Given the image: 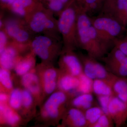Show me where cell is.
<instances>
[{
  "instance_id": "cell-1",
  "label": "cell",
  "mask_w": 127,
  "mask_h": 127,
  "mask_svg": "<svg viewBox=\"0 0 127 127\" xmlns=\"http://www.w3.org/2000/svg\"><path fill=\"white\" fill-rule=\"evenodd\" d=\"M77 39L78 48L97 60H101L112 49L100 39L90 16L79 6L77 19Z\"/></svg>"
},
{
  "instance_id": "cell-2",
  "label": "cell",
  "mask_w": 127,
  "mask_h": 127,
  "mask_svg": "<svg viewBox=\"0 0 127 127\" xmlns=\"http://www.w3.org/2000/svg\"><path fill=\"white\" fill-rule=\"evenodd\" d=\"M35 35L42 34L62 40L55 15L42 4L24 18Z\"/></svg>"
},
{
  "instance_id": "cell-3",
  "label": "cell",
  "mask_w": 127,
  "mask_h": 127,
  "mask_svg": "<svg viewBox=\"0 0 127 127\" xmlns=\"http://www.w3.org/2000/svg\"><path fill=\"white\" fill-rule=\"evenodd\" d=\"M79 6L76 1L58 16V26L63 44L62 51L78 48L77 39V19Z\"/></svg>"
},
{
  "instance_id": "cell-4",
  "label": "cell",
  "mask_w": 127,
  "mask_h": 127,
  "mask_svg": "<svg viewBox=\"0 0 127 127\" xmlns=\"http://www.w3.org/2000/svg\"><path fill=\"white\" fill-rule=\"evenodd\" d=\"M90 17L100 39L111 48L114 46V41L123 36L127 31L126 27L109 14L100 12Z\"/></svg>"
},
{
  "instance_id": "cell-5",
  "label": "cell",
  "mask_w": 127,
  "mask_h": 127,
  "mask_svg": "<svg viewBox=\"0 0 127 127\" xmlns=\"http://www.w3.org/2000/svg\"><path fill=\"white\" fill-rule=\"evenodd\" d=\"M2 19L1 17V26L0 30H3L7 34L10 40L20 45L29 46L35 35L30 30L23 18L17 16Z\"/></svg>"
},
{
  "instance_id": "cell-6",
  "label": "cell",
  "mask_w": 127,
  "mask_h": 127,
  "mask_svg": "<svg viewBox=\"0 0 127 127\" xmlns=\"http://www.w3.org/2000/svg\"><path fill=\"white\" fill-rule=\"evenodd\" d=\"M30 50L43 62L50 63L59 55L63 49L62 40L42 34L35 36L30 45Z\"/></svg>"
},
{
  "instance_id": "cell-7",
  "label": "cell",
  "mask_w": 127,
  "mask_h": 127,
  "mask_svg": "<svg viewBox=\"0 0 127 127\" xmlns=\"http://www.w3.org/2000/svg\"><path fill=\"white\" fill-rule=\"evenodd\" d=\"M109 72L119 77H127V56L116 47H113L101 59Z\"/></svg>"
},
{
  "instance_id": "cell-8",
  "label": "cell",
  "mask_w": 127,
  "mask_h": 127,
  "mask_svg": "<svg viewBox=\"0 0 127 127\" xmlns=\"http://www.w3.org/2000/svg\"><path fill=\"white\" fill-rule=\"evenodd\" d=\"M83 67V73L90 79L112 80L115 75L109 72L104 65L98 62L97 59L86 55H78Z\"/></svg>"
},
{
  "instance_id": "cell-9",
  "label": "cell",
  "mask_w": 127,
  "mask_h": 127,
  "mask_svg": "<svg viewBox=\"0 0 127 127\" xmlns=\"http://www.w3.org/2000/svg\"><path fill=\"white\" fill-rule=\"evenodd\" d=\"M69 94L61 91L53 93L44 104L43 116L55 118L64 113V106L68 101Z\"/></svg>"
},
{
  "instance_id": "cell-10",
  "label": "cell",
  "mask_w": 127,
  "mask_h": 127,
  "mask_svg": "<svg viewBox=\"0 0 127 127\" xmlns=\"http://www.w3.org/2000/svg\"><path fill=\"white\" fill-rule=\"evenodd\" d=\"M60 55L59 64L63 72L77 77L83 73L81 61L74 51H62Z\"/></svg>"
},
{
  "instance_id": "cell-11",
  "label": "cell",
  "mask_w": 127,
  "mask_h": 127,
  "mask_svg": "<svg viewBox=\"0 0 127 127\" xmlns=\"http://www.w3.org/2000/svg\"><path fill=\"white\" fill-rule=\"evenodd\" d=\"M28 46L17 44L10 41L4 51L0 53V63L1 68L11 70L14 68L20 56V53L27 49Z\"/></svg>"
},
{
  "instance_id": "cell-12",
  "label": "cell",
  "mask_w": 127,
  "mask_h": 127,
  "mask_svg": "<svg viewBox=\"0 0 127 127\" xmlns=\"http://www.w3.org/2000/svg\"><path fill=\"white\" fill-rule=\"evenodd\" d=\"M108 114L116 127L124 125L127 120V104L115 96H112L108 107Z\"/></svg>"
},
{
  "instance_id": "cell-13",
  "label": "cell",
  "mask_w": 127,
  "mask_h": 127,
  "mask_svg": "<svg viewBox=\"0 0 127 127\" xmlns=\"http://www.w3.org/2000/svg\"><path fill=\"white\" fill-rule=\"evenodd\" d=\"M41 3L40 0H16L8 10L17 16L24 18Z\"/></svg>"
},
{
  "instance_id": "cell-14",
  "label": "cell",
  "mask_w": 127,
  "mask_h": 127,
  "mask_svg": "<svg viewBox=\"0 0 127 127\" xmlns=\"http://www.w3.org/2000/svg\"><path fill=\"white\" fill-rule=\"evenodd\" d=\"M64 123L65 125L68 127H88V123L84 112L73 107L65 112Z\"/></svg>"
},
{
  "instance_id": "cell-15",
  "label": "cell",
  "mask_w": 127,
  "mask_h": 127,
  "mask_svg": "<svg viewBox=\"0 0 127 127\" xmlns=\"http://www.w3.org/2000/svg\"><path fill=\"white\" fill-rule=\"evenodd\" d=\"M105 14L113 16L127 28V0H115L111 9Z\"/></svg>"
},
{
  "instance_id": "cell-16",
  "label": "cell",
  "mask_w": 127,
  "mask_h": 127,
  "mask_svg": "<svg viewBox=\"0 0 127 127\" xmlns=\"http://www.w3.org/2000/svg\"><path fill=\"white\" fill-rule=\"evenodd\" d=\"M33 53L31 51L24 57L20 56L15 65V72L17 75L23 76L29 72L35 64V56Z\"/></svg>"
},
{
  "instance_id": "cell-17",
  "label": "cell",
  "mask_w": 127,
  "mask_h": 127,
  "mask_svg": "<svg viewBox=\"0 0 127 127\" xmlns=\"http://www.w3.org/2000/svg\"><path fill=\"white\" fill-rule=\"evenodd\" d=\"M113 79L112 80L101 79H94L93 84V92L97 96H115L112 85V81Z\"/></svg>"
},
{
  "instance_id": "cell-18",
  "label": "cell",
  "mask_w": 127,
  "mask_h": 127,
  "mask_svg": "<svg viewBox=\"0 0 127 127\" xmlns=\"http://www.w3.org/2000/svg\"><path fill=\"white\" fill-rule=\"evenodd\" d=\"M104 1L105 0H80L77 2L82 10L92 17L101 12Z\"/></svg>"
},
{
  "instance_id": "cell-19",
  "label": "cell",
  "mask_w": 127,
  "mask_h": 127,
  "mask_svg": "<svg viewBox=\"0 0 127 127\" xmlns=\"http://www.w3.org/2000/svg\"><path fill=\"white\" fill-rule=\"evenodd\" d=\"M73 107L80 109L83 112L94 106H97L92 94H81L72 99L71 102Z\"/></svg>"
},
{
  "instance_id": "cell-20",
  "label": "cell",
  "mask_w": 127,
  "mask_h": 127,
  "mask_svg": "<svg viewBox=\"0 0 127 127\" xmlns=\"http://www.w3.org/2000/svg\"><path fill=\"white\" fill-rule=\"evenodd\" d=\"M112 85L114 95L127 104V77L115 76Z\"/></svg>"
},
{
  "instance_id": "cell-21",
  "label": "cell",
  "mask_w": 127,
  "mask_h": 127,
  "mask_svg": "<svg viewBox=\"0 0 127 127\" xmlns=\"http://www.w3.org/2000/svg\"><path fill=\"white\" fill-rule=\"evenodd\" d=\"M79 84V77L63 73L59 78L58 85L61 91L69 93L77 90Z\"/></svg>"
},
{
  "instance_id": "cell-22",
  "label": "cell",
  "mask_w": 127,
  "mask_h": 127,
  "mask_svg": "<svg viewBox=\"0 0 127 127\" xmlns=\"http://www.w3.org/2000/svg\"><path fill=\"white\" fill-rule=\"evenodd\" d=\"M21 82L23 86L32 94L37 95L40 91L39 78L33 73L28 72L23 75Z\"/></svg>"
},
{
  "instance_id": "cell-23",
  "label": "cell",
  "mask_w": 127,
  "mask_h": 127,
  "mask_svg": "<svg viewBox=\"0 0 127 127\" xmlns=\"http://www.w3.org/2000/svg\"><path fill=\"white\" fill-rule=\"evenodd\" d=\"M43 75V87L48 94L52 93L57 86V71L54 68H48L45 71Z\"/></svg>"
},
{
  "instance_id": "cell-24",
  "label": "cell",
  "mask_w": 127,
  "mask_h": 127,
  "mask_svg": "<svg viewBox=\"0 0 127 127\" xmlns=\"http://www.w3.org/2000/svg\"><path fill=\"white\" fill-rule=\"evenodd\" d=\"M88 123V127H91L99 118L104 113L101 107L95 106L84 112Z\"/></svg>"
},
{
  "instance_id": "cell-25",
  "label": "cell",
  "mask_w": 127,
  "mask_h": 127,
  "mask_svg": "<svg viewBox=\"0 0 127 127\" xmlns=\"http://www.w3.org/2000/svg\"><path fill=\"white\" fill-rule=\"evenodd\" d=\"M0 112L6 122L10 125H14L18 122V116L10 108L1 103L0 106Z\"/></svg>"
},
{
  "instance_id": "cell-26",
  "label": "cell",
  "mask_w": 127,
  "mask_h": 127,
  "mask_svg": "<svg viewBox=\"0 0 127 127\" xmlns=\"http://www.w3.org/2000/svg\"><path fill=\"white\" fill-rule=\"evenodd\" d=\"M79 84L76 91L81 94L92 93L93 80L87 77L84 73L79 77Z\"/></svg>"
},
{
  "instance_id": "cell-27",
  "label": "cell",
  "mask_w": 127,
  "mask_h": 127,
  "mask_svg": "<svg viewBox=\"0 0 127 127\" xmlns=\"http://www.w3.org/2000/svg\"><path fill=\"white\" fill-rule=\"evenodd\" d=\"M9 103L12 109H18L22 105V91L18 89L12 90L9 97Z\"/></svg>"
},
{
  "instance_id": "cell-28",
  "label": "cell",
  "mask_w": 127,
  "mask_h": 127,
  "mask_svg": "<svg viewBox=\"0 0 127 127\" xmlns=\"http://www.w3.org/2000/svg\"><path fill=\"white\" fill-rule=\"evenodd\" d=\"M45 6L58 16L66 8L61 0H51Z\"/></svg>"
},
{
  "instance_id": "cell-29",
  "label": "cell",
  "mask_w": 127,
  "mask_h": 127,
  "mask_svg": "<svg viewBox=\"0 0 127 127\" xmlns=\"http://www.w3.org/2000/svg\"><path fill=\"white\" fill-rule=\"evenodd\" d=\"M114 123L108 114L103 113L91 127H113Z\"/></svg>"
},
{
  "instance_id": "cell-30",
  "label": "cell",
  "mask_w": 127,
  "mask_h": 127,
  "mask_svg": "<svg viewBox=\"0 0 127 127\" xmlns=\"http://www.w3.org/2000/svg\"><path fill=\"white\" fill-rule=\"evenodd\" d=\"M0 81L3 86L8 90L12 89L13 84L9 70L1 68L0 70Z\"/></svg>"
},
{
  "instance_id": "cell-31",
  "label": "cell",
  "mask_w": 127,
  "mask_h": 127,
  "mask_svg": "<svg viewBox=\"0 0 127 127\" xmlns=\"http://www.w3.org/2000/svg\"><path fill=\"white\" fill-rule=\"evenodd\" d=\"M114 45L127 56V31L123 36L114 41Z\"/></svg>"
},
{
  "instance_id": "cell-32",
  "label": "cell",
  "mask_w": 127,
  "mask_h": 127,
  "mask_svg": "<svg viewBox=\"0 0 127 127\" xmlns=\"http://www.w3.org/2000/svg\"><path fill=\"white\" fill-rule=\"evenodd\" d=\"M32 94L27 89L22 91V105L25 107H29L32 103L33 98Z\"/></svg>"
},
{
  "instance_id": "cell-33",
  "label": "cell",
  "mask_w": 127,
  "mask_h": 127,
  "mask_svg": "<svg viewBox=\"0 0 127 127\" xmlns=\"http://www.w3.org/2000/svg\"><path fill=\"white\" fill-rule=\"evenodd\" d=\"M7 34L3 30H0V53L4 51L10 41Z\"/></svg>"
},
{
  "instance_id": "cell-34",
  "label": "cell",
  "mask_w": 127,
  "mask_h": 127,
  "mask_svg": "<svg viewBox=\"0 0 127 127\" xmlns=\"http://www.w3.org/2000/svg\"><path fill=\"white\" fill-rule=\"evenodd\" d=\"M110 96H97L100 103V107L102 108L104 113L108 114V107L111 97Z\"/></svg>"
},
{
  "instance_id": "cell-35",
  "label": "cell",
  "mask_w": 127,
  "mask_h": 127,
  "mask_svg": "<svg viewBox=\"0 0 127 127\" xmlns=\"http://www.w3.org/2000/svg\"><path fill=\"white\" fill-rule=\"evenodd\" d=\"M114 1L115 0H105L103 7L100 12L104 13L107 12L112 6Z\"/></svg>"
},
{
  "instance_id": "cell-36",
  "label": "cell",
  "mask_w": 127,
  "mask_h": 127,
  "mask_svg": "<svg viewBox=\"0 0 127 127\" xmlns=\"http://www.w3.org/2000/svg\"><path fill=\"white\" fill-rule=\"evenodd\" d=\"M16 0H0V7L2 9H7Z\"/></svg>"
},
{
  "instance_id": "cell-37",
  "label": "cell",
  "mask_w": 127,
  "mask_h": 127,
  "mask_svg": "<svg viewBox=\"0 0 127 127\" xmlns=\"http://www.w3.org/2000/svg\"><path fill=\"white\" fill-rule=\"evenodd\" d=\"M66 7L72 4L76 0H61Z\"/></svg>"
},
{
  "instance_id": "cell-38",
  "label": "cell",
  "mask_w": 127,
  "mask_h": 127,
  "mask_svg": "<svg viewBox=\"0 0 127 127\" xmlns=\"http://www.w3.org/2000/svg\"><path fill=\"white\" fill-rule=\"evenodd\" d=\"M8 97L7 95L4 93H2L0 95V100L1 103H4L8 100Z\"/></svg>"
},
{
  "instance_id": "cell-39",
  "label": "cell",
  "mask_w": 127,
  "mask_h": 127,
  "mask_svg": "<svg viewBox=\"0 0 127 127\" xmlns=\"http://www.w3.org/2000/svg\"><path fill=\"white\" fill-rule=\"evenodd\" d=\"M51 0H40V1L44 6L45 5Z\"/></svg>"
},
{
  "instance_id": "cell-40",
  "label": "cell",
  "mask_w": 127,
  "mask_h": 127,
  "mask_svg": "<svg viewBox=\"0 0 127 127\" xmlns=\"http://www.w3.org/2000/svg\"><path fill=\"white\" fill-rule=\"evenodd\" d=\"M80 0H76V1L77 2H78L80 1Z\"/></svg>"
},
{
  "instance_id": "cell-41",
  "label": "cell",
  "mask_w": 127,
  "mask_h": 127,
  "mask_svg": "<svg viewBox=\"0 0 127 127\" xmlns=\"http://www.w3.org/2000/svg\"></svg>"
}]
</instances>
